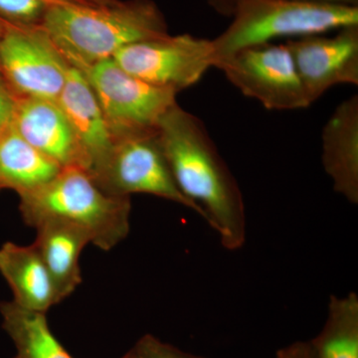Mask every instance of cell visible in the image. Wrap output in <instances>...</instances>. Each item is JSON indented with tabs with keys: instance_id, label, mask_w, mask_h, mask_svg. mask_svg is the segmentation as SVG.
<instances>
[{
	"instance_id": "6da1fadb",
	"label": "cell",
	"mask_w": 358,
	"mask_h": 358,
	"mask_svg": "<svg viewBox=\"0 0 358 358\" xmlns=\"http://www.w3.org/2000/svg\"><path fill=\"white\" fill-rule=\"evenodd\" d=\"M157 134L180 192L199 209L224 248L241 249L247 233L243 194L204 122L176 103L160 119Z\"/></svg>"
},
{
	"instance_id": "7a4b0ae2",
	"label": "cell",
	"mask_w": 358,
	"mask_h": 358,
	"mask_svg": "<svg viewBox=\"0 0 358 358\" xmlns=\"http://www.w3.org/2000/svg\"><path fill=\"white\" fill-rule=\"evenodd\" d=\"M41 25L66 62L79 71L113 59L128 45L169 34L166 18L152 0L50 6Z\"/></svg>"
},
{
	"instance_id": "3957f363",
	"label": "cell",
	"mask_w": 358,
	"mask_h": 358,
	"mask_svg": "<svg viewBox=\"0 0 358 358\" xmlns=\"http://www.w3.org/2000/svg\"><path fill=\"white\" fill-rule=\"evenodd\" d=\"M20 210L28 226L67 224L103 251L121 243L131 229V199L106 192L78 166L63 167L50 182L20 196Z\"/></svg>"
},
{
	"instance_id": "277c9868",
	"label": "cell",
	"mask_w": 358,
	"mask_h": 358,
	"mask_svg": "<svg viewBox=\"0 0 358 358\" xmlns=\"http://www.w3.org/2000/svg\"><path fill=\"white\" fill-rule=\"evenodd\" d=\"M358 26V6L298 0H245L232 22L212 39L214 67L238 51L278 38H300Z\"/></svg>"
},
{
	"instance_id": "5b68a950",
	"label": "cell",
	"mask_w": 358,
	"mask_h": 358,
	"mask_svg": "<svg viewBox=\"0 0 358 358\" xmlns=\"http://www.w3.org/2000/svg\"><path fill=\"white\" fill-rule=\"evenodd\" d=\"M93 89L115 141L155 133L178 93L129 74L114 59L81 71Z\"/></svg>"
},
{
	"instance_id": "8992f818",
	"label": "cell",
	"mask_w": 358,
	"mask_h": 358,
	"mask_svg": "<svg viewBox=\"0 0 358 358\" xmlns=\"http://www.w3.org/2000/svg\"><path fill=\"white\" fill-rule=\"evenodd\" d=\"M0 77L16 98L56 102L69 64L42 25H21L0 18Z\"/></svg>"
},
{
	"instance_id": "52a82bcc",
	"label": "cell",
	"mask_w": 358,
	"mask_h": 358,
	"mask_svg": "<svg viewBox=\"0 0 358 358\" xmlns=\"http://www.w3.org/2000/svg\"><path fill=\"white\" fill-rule=\"evenodd\" d=\"M90 176L109 194L154 195L182 205L201 216L199 209L179 189L155 133L115 141L108 157Z\"/></svg>"
},
{
	"instance_id": "ba28073f",
	"label": "cell",
	"mask_w": 358,
	"mask_h": 358,
	"mask_svg": "<svg viewBox=\"0 0 358 358\" xmlns=\"http://www.w3.org/2000/svg\"><path fill=\"white\" fill-rule=\"evenodd\" d=\"M113 59L143 81L178 93L199 83L214 67L213 44L192 34H167L128 45Z\"/></svg>"
},
{
	"instance_id": "9c48e42d",
	"label": "cell",
	"mask_w": 358,
	"mask_h": 358,
	"mask_svg": "<svg viewBox=\"0 0 358 358\" xmlns=\"http://www.w3.org/2000/svg\"><path fill=\"white\" fill-rule=\"evenodd\" d=\"M235 88L271 110L310 107L286 44L268 43L238 51L218 66Z\"/></svg>"
},
{
	"instance_id": "30bf717a",
	"label": "cell",
	"mask_w": 358,
	"mask_h": 358,
	"mask_svg": "<svg viewBox=\"0 0 358 358\" xmlns=\"http://www.w3.org/2000/svg\"><path fill=\"white\" fill-rule=\"evenodd\" d=\"M310 105L338 85H358V26L341 28L333 36L310 35L289 39Z\"/></svg>"
},
{
	"instance_id": "8fae6325",
	"label": "cell",
	"mask_w": 358,
	"mask_h": 358,
	"mask_svg": "<svg viewBox=\"0 0 358 358\" xmlns=\"http://www.w3.org/2000/svg\"><path fill=\"white\" fill-rule=\"evenodd\" d=\"M76 138L83 167L91 173L115 145L98 99L81 71L69 65L67 79L57 99Z\"/></svg>"
},
{
	"instance_id": "7c38bea8",
	"label": "cell",
	"mask_w": 358,
	"mask_h": 358,
	"mask_svg": "<svg viewBox=\"0 0 358 358\" xmlns=\"http://www.w3.org/2000/svg\"><path fill=\"white\" fill-rule=\"evenodd\" d=\"M13 127L32 147L59 166L84 169L76 138L57 102L16 98Z\"/></svg>"
},
{
	"instance_id": "4fadbf2b",
	"label": "cell",
	"mask_w": 358,
	"mask_h": 358,
	"mask_svg": "<svg viewBox=\"0 0 358 358\" xmlns=\"http://www.w3.org/2000/svg\"><path fill=\"white\" fill-rule=\"evenodd\" d=\"M322 162L334 192L358 203V96L343 101L322 131Z\"/></svg>"
},
{
	"instance_id": "5bb4252c",
	"label": "cell",
	"mask_w": 358,
	"mask_h": 358,
	"mask_svg": "<svg viewBox=\"0 0 358 358\" xmlns=\"http://www.w3.org/2000/svg\"><path fill=\"white\" fill-rule=\"evenodd\" d=\"M0 274L10 287L20 307L46 313L60 303L51 275L32 245L6 242L0 247Z\"/></svg>"
},
{
	"instance_id": "9a60e30c",
	"label": "cell",
	"mask_w": 358,
	"mask_h": 358,
	"mask_svg": "<svg viewBox=\"0 0 358 358\" xmlns=\"http://www.w3.org/2000/svg\"><path fill=\"white\" fill-rule=\"evenodd\" d=\"M33 246L51 275L59 301L71 296L82 282L80 256L90 244L88 237L67 224L46 221L36 227Z\"/></svg>"
},
{
	"instance_id": "2e32d148",
	"label": "cell",
	"mask_w": 358,
	"mask_h": 358,
	"mask_svg": "<svg viewBox=\"0 0 358 358\" xmlns=\"http://www.w3.org/2000/svg\"><path fill=\"white\" fill-rule=\"evenodd\" d=\"M63 167L40 152L14 129L0 134V192L27 194L50 182Z\"/></svg>"
},
{
	"instance_id": "e0dca14e",
	"label": "cell",
	"mask_w": 358,
	"mask_h": 358,
	"mask_svg": "<svg viewBox=\"0 0 358 358\" xmlns=\"http://www.w3.org/2000/svg\"><path fill=\"white\" fill-rule=\"evenodd\" d=\"M0 315L2 327L15 346L13 358H74L52 333L46 313L10 301L0 303Z\"/></svg>"
},
{
	"instance_id": "ac0fdd59",
	"label": "cell",
	"mask_w": 358,
	"mask_h": 358,
	"mask_svg": "<svg viewBox=\"0 0 358 358\" xmlns=\"http://www.w3.org/2000/svg\"><path fill=\"white\" fill-rule=\"evenodd\" d=\"M315 358H358V296L331 294L326 324L310 341Z\"/></svg>"
},
{
	"instance_id": "d6986e66",
	"label": "cell",
	"mask_w": 358,
	"mask_h": 358,
	"mask_svg": "<svg viewBox=\"0 0 358 358\" xmlns=\"http://www.w3.org/2000/svg\"><path fill=\"white\" fill-rule=\"evenodd\" d=\"M44 0H0V18L21 25H40L49 8Z\"/></svg>"
},
{
	"instance_id": "ffe728a7",
	"label": "cell",
	"mask_w": 358,
	"mask_h": 358,
	"mask_svg": "<svg viewBox=\"0 0 358 358\" xmlns=\"http://www.w3.org/2000/svg\"><path fill=\"white\" fill-rule=\"evenodd\" d=\"M131 350L136 358H205L183 352L152 334L141 336Z\"/></svg>"
},
{
	"instance_id": "44dd1931",
	"label": "cell",
	"mask_w": 358,
	"mask_h": 358,
	"mask_svg": "<svg viewBox=\"0 0 358 358\" xmlns=\"http://www.w3.org/2000/svg\"><path fill=\"white\" fill-rule=\"evenodd\" d=\"M16 96L0 77V134L13 124Z\"/></svg>"
},
{
	"instance_id": "7402d4cb",
	"label": "cell",
	"mask_w": 358,
	"mask_h": 358,
	"mask_svg": "<svg viewBox=\"0 0 358 358\" xmlns=\"http://www.w3.org/2000/svg\"><path fill=\"white\" fill-rule=\"evenodd\" d=\"M275 358H315L310 341H296L282 348Z\"/></svg>"
},
{
	"instance_id": "603a6c76",
	"label": "cell",
	"mask_w": 358,
	"mask_h": 358,
	"mask_svg": "<svg viewBox=\"0 0 358 358\" xmlns=\"http://www.w3.org/2000/svg\"><path fill=\"white\" fill-rule=\"evenodd\" d=\"M245 0H206L207 4L219 15L231 17Z\"/></svg>"
},
{
	"instance_id": "cb8c5ba5",
	"label": "cell",
	"mask_w": 358,
	"mask_h": 358,
	"mask_svg": "<svg viewBox=\"0 0 358 358\" xmlns=\"http://www.w3.org/2000/svg\"><path fill=\"white\" fill-rule=\"evenodd\" d=\"M298 1L315 2V3L338 4V6H358V0H298Z\"/></svg>"
},
{
	"instance_id": "d4e9b609",
	"label": "cell",
	"mask_w": 358,
	"mask_h": 358,
	"mask_svg": "<svg viewBox=\"0 0 358 358\" xmlns=\"http://www.w3.org/2000/svg\"><path fill=\"white\" fill-rule=\"evenodd\" d=\"M49 6H71V4H84L92 6L84 0H44Z\"/></svg>"
},
{
	"instance_id": "484cf974",
	"label": "cell",
	"mask_w": 358,
	"mask_h": 358,
	"mask_svg": "<svg viewBox=\"0 0 358 358\" xmlns=\"http://www.w3.org/2000/svg\"><path fill=\"white\" fill-rule=\"evenodd\" d=\"M84 1L88 2L92 6H108L117 3L119 0H84Z\"/></svg>"
},
{
	"instance_id": "4316f807",
	"label": "cell",
	"mask_w": 358,
	"mask_h": 358,
	"mask_svg": "<svg viewBox=\"0 0 358 358\" xmlns=\"http://www.w3.org/2000/svg\"><path fill=\"white\" fill-rule=\"evenodd\" d=\"M121 358H136V355H134V350H131L129 352H127L124 357Z\"/></svg>"
},
{
	"instance_id": "83f0119b",
	"label": "cell",
	"mask_w": 358,
	"mask_h": 358,
	"mask_svg": "<svg viewBox=\"0 0 358 358\" xmlns=\"http://www.w3.org/2000/svg\"><path fill=\"white\" fill-rule=\"evenodd\" d=\"M0 34H1V24H0Z\"/></svg>"
}]
</instances>
